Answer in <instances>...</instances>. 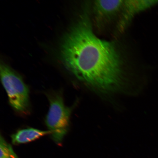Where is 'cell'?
<instances>
[{
    "instance_id": "6da1fadb",
    "label": "cell",
    "mask_w": 158,
    "mask_h": 158,
    "mask_svg": "<svg viewBox=\"0 0 158 158\" xmlns=\"http://www.w3.org/2000/svg\"><path fill=\"white\" fill-rule=\"evenodd\" d=\"M65 35L61 46L65 66L77 78L103 94L122 91V61L114 43L94 34L85 11Z\"/></svg>"
},
{
    "instance_id": "7a4b0ae2",
    "label": "cell",
    "mask_w": 158,
    "mask_h": 158,
    "mask_svg": "<svg viewBox=\"0 0 158 158\" xmlns=\"http://www.w3.org/2000/svg\"><path fill=\"white\" fill-rule=\"evenodd\" d=\"M49 108L45 118V123L53 141L61 143L70 128L72 108L65 105L60 92H52L47 94Z\"/></svg>"
},
{
    "instance_id": "3957f363",
    "label": "cell",
    "mask_w": 158,
    "mask_h": 158,
    "mask_svg": "<svg viewBox=\"0 0 158 158\" xmlns=\"http://www.w3.org/2000/svg\"><path fill=\"white\" fill-rule=\"evenodd\" d=\"M0 70L1 82L10 104L18 113L28 114L30 105L28 87L21 77L4 63H1Z\"/></svg>"
},
{
    "instance_id": "277c9868",
    "label": "cell",
    "mask_w": 158,
    "mask_h": 158,
    "mask_svg": "<svg viewBox=\"0 0 158 158\" xmlns=\"http://www.w3.org/2000/svg\"><path fill=\"white\" fill-rule=\"evenodd\" d=\"M158 3V1H124L122 10V16L118 23V29L123 31L136 15Z\"/></svg>"
},
{
    "instance_id": "5b68a950",
    "label": "cell",
    "mask_w": 158,
    "mask_h": 158,
    "mask_svg": "<svg viewBox=\"0 0 158 158\" xmlns=\"http://www.w3.org/2000/svg\"><path fill=\"white\" fill-rule=\"evenodd\" d=\"M124 2L121 0L95 1L93 10L96 20L102 23L111 19L122 10Z\"/></svg>"
},
{
    "instance_id": "8992f818",
    "label": "cell",
    "mask_w": 158,
    "mask_h": 158,
    "mask_svg": "<svg viewBox=\"0 0 158 158\" xmlns=\"http://www.w3.org/2000/svg\"><path fill=\"white\" fill-rule=\"evenodd\" d=\"M48 134H51V132L48 130L43 131L29 128L18 130L11 135V138L12 143L18 145L29 143Z\"/></svg>"
},
{
    "instance_id": "52a82bcc",
    "label": "cell",
    "mask_w": 158,
    "mask_h": 158,
    "mask_svg": "<svg viewBox=\"0 0 158 158\" xmlns=\"http://www.w3.org/2000/svg\"><path fill=\"white\" fill-rule=\"evenodd\" d=\"M0 158H18L11 145L2 135L0 138Z\"/></svg>"
}]
</instances>
